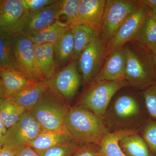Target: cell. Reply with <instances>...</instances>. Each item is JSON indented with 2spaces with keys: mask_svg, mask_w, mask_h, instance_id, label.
<instances>
[{
  "mask_svg": "<svg viewBox=\"0 0 156 156\" xmlns=\"http://www.w3.org/2000/svg\"><path fill=\"white\" fill-rule=\"evenodd\" d=\"M134 129H122L109 133L104 137L100 144L101 156H127L119 145V141L124 136L136 134Z\"/></svg>",
  "mask_w": 156,
  "mask_h": 156,
  "instance_id": "19",
  "label": "cell"
},
{
  "mask_svg": "<svg viewBox=\"0 0 156 156\" xmlns=\"http://www.w3.org/2000/svg\"><path fill=\"white\" fill-rule=\"evenodd\" d=\"M143 139L149 148L156 154V121L149 122L146 125L144 130Z\"/></svg>",
  "mask_w": 156,
  "mask_h": 156,
  "instance_id": "32",
  "label": "cell"
},
{
  "mask_svg": "<svg viewBox=\"0 0 156 156\" xmlns=\"http://www.w3.org/2000/svg\"><path fill=\"white\" fill-rule=\"evenodd\" d=\"M57 0H21L23 5L29 11H36L56 2Z\"/></svg>",
  "mask_w": 156,
  "mask_h": 156,
  "instance_id": "33",
  "label": "cell"
},
{
  "mask_svg": "<svg viewBox=\"0 0 156 156\" xmlns=\"http://www.w3.org/2000/svg\"><path fill=\"white\" fill-rule=\"evenodd\" d=\"M151 10V12L152 14L153 15L154 18L155 20L156 21V10Z\"/></svg>",
  "mask_w": 156,
  "mask_h": 156,
  "instance_id": "42",
  "label": "cell"
},
{
  "mask_svg": "<svg viewBox=\"0 0 156 156\" xmlns=\"http://www.w3.org/2000/svg\"><path fill=\"white\" fill-rule=\"evenodd\" d=\"M119 145L127 156H152L144 140L137 133L124 136Z\"/></svg>",
  "mask_w": 156,
  "mask_h": 156,
  "instance_id": "24",
  "label": "cell"
},
{
  "mask_svg": "<svg viewBox=\"0 0 156 156\" xmlns=\"http://www.w3.org/2000/svg\"><path fill=\"white\" fill-rule=\"evenodd\" d=\"M72 156H101L100 145L91 143H78Z\"/></svg>",
  "mask_w": 156,
  "mask_h": 156,
  "instance_id": "31",
  "label": "cell"
},
{
  "mask_svg": "<svg viewBox=\"0 0 156 156\" xmlns=\"http://www.w3.org/2000/svg\"><path fill=\"white\" fill-rule=\"evenodd\" d=\"M35 56L39 69L46 81L57 72L58 67L54 56L53 44L35 45Z\"/></svg>",
  "mask_w": 156,
  "mask_h": 156,
  "instance_id": "17",
  "label": "cell"
},
{
  "mask_svg": "<svg viewBox=\"0 0 156 156\" xmlns=\"http://www.w3.org/2000/svg\"><path fill=\"white\" fill-rule=\"evenodd\" d=\"M48 88V81L41 82L6 98L21 106L26 112H30Z\"/></svg>",
  "mask_w": 156,
  "mask_h": 156,
  "instance_id": "16",
  "label": "cell"
},
{
  "mask_svg": "<svg viewBox=\"0 0 156 156\" xmlns=\"http://www.w3.org/2000/svg\"><path fill=\"white\" fill-rule=\"evenodd\" d=\"M4 134L0 132V150L2 148V141L3 136Z\"/></svg>",
  "mask_w": 156,
  "mask_h": 156,
  "instance_id": "40",
  "label": "cell"
},
{
  "mask_svg": "<svg viewBox=\"0 0 156 156\" xmlns=\"http://www.w3.org/2000/svg\"><path fill=\"white\" fill-rule=\"evenodd\" d=\"M25 112L22 107L8 98L0 99V114L7 129L17 122Z\"/></svg>",
  "mask_w": 156,
  "mask_h": 156,
  "instance_id": "25",
  "label": "cell"
},
{
  "mask_svg": "<svg viewBox=\"0 0 156 156\" xmlns=\"http://www.w3.org/2000/svg\"><path fill=\"white\" fill-rule=\"evenodd\" d=\"M6 68L15 69L12 44L11 37L0 32V68Z\"/></svg>",
  "mask_w": 156,
  "mask_h": 156,
  "instance_id": "27",
  "label": "cell"
},
{
  "mask_svg": "<svg viewBox=\"0 0 156 156\" xmlns=\"http://www.w3.org/2000/svg\"><path fill=\"white\" fill-rule=\"evenodd\" d=\"M28 12L21 0L0 1V32L10 37L21 33Z\"/></svg>",
  "mask_w": 156,
  "mask_h": 156,
  "instance_id": "10",
  "label": "cell"
},
{
  "mask_svg": "<svg viewBox=\"0 0 156 156\" xmlns=\"http://www.w3.org/2000/svg\"><path fill=\"white\" fill-rule=\"evenodd\" d=\"M105 3V0H80L78 12L79 24L99 30Z\"/></svg>",
  "mask_w": 156,
  "mask_h": 156,
  "instance_id": "14",
  "label": "cell"
},
{
  "mask_svg": "<svg viewBox=\"0 0 156 156\" xmlns=\"http://www.w3.org/2000/svg\"><path fill=\"white\" fill-rule=\"evenodd\" d=\"M79 99L78 105L91 111L102 119L111 100L120 89L129 86L125 79L115 81H100L90 84Z\"/></svg>",
  "mask_w": 156,
  "mask_h": 156,
  "instance_id": "3",
  "label": "cell"
},
{
  "mask_svg": "<svg viewBox=\"0 0 156 156\" xmlns=\"http://www.w3.org/2000/svg\"><path fill=\"white\" fill-rule=\"evenodd\" d=\"M61 0L36 11H29L23 23L21 33H36L50 26L59 20Z\"/></svg>",
  "mask_w": 156,
  "mask_h": 156,
  "instance_id": "12",
  "label": "cell"
},
{
  "mask_svg": "<svg viewBox=\"0 0 156 156\" xmlns=\"http://www.w3.org/2000/svg\"><path fill=\"white\" fill-rule=\"evenodd\" d=\"M48 82L49 88L65 100H72L81 83L78 60H72L65 67L56 72Z\"/></svg>",
  "mask_w": 156,
  "mask_h": 156,
  "instance_id": "9",
  "label": "cell"
},
{
  "mask_svg": "<svg viewBox=\"0 0 156 156\" xmlns=\"http://www.w3.org/2000/svg\"><path fill=\"white\" fill-rule=\"evenodd\" d=\"M16 156H40L36 151L28 145L16 147Z\"/></svg>",
  "mask_w": 156,
  "mask_h": 156,
  "instance_id": "34",
  "label": "cell"
},
{
  "mask_svg": "<svg viewBox=\"0 0 156 156\" xmlns=\"http://www.w3.org/2000/svg\"><path fill=\"white\" fill-rule=\"evenodd\" d=\"M73 142L75 141L63 131L43 130L36 138L27 145L37 152H38L54 147L66 145Z\"/></svg>",
  "mask_w": 156,
  "mask_h": 156,
  "instance_id": "18",
  "label": "cell"
},
{
  "mask_svg": "<svg viewBox=\"0 0 156 156\" xmlns=\"http://www.w3.org/2000/svg\"><path fill=\"white\" fill-rule=\"evenodd\" d=\"M133 40L140 46L150 50L156 43V21L150 9Z\"/></svg>",
  "mask_w": 156,
  "mask_h": 156,
  "instance_id": "22",
  "label": "cell"
},
{
  "mask_svg": "<svg viewBox=\"0 0 156 156\" xmlns=\"http://www.w3.org/2000/svg\"><path fill=\"white\" fill-rule=\"evenodd\" d=\"M43 131L31 112H26L3 135L2 147H17L27 145Z\"/></svg>",
  "mask_w": 156,
  "mask_h": 156,
  "instance_id": "8",
  "label": "cell"
},
{
  "mask_svg": "<svg viewBox=\"0 0 156 156\" xmlns=\"http://www.w3.org/2000/svg\"><path fill=\"white\" fill-rule=\"evenodd\" d=\"M6 97V92L2 81L0 77V99Z\"/></svg>",
  "mask_w": 156,
  "mask_h": 156,
  "instance_id": "37",
  "label": "cell"
},
{
  "mask_svg": "<svg viewBox=\"0 0 156 156\" xmlns=\"http://www.w3.org/2000/svg\"><path fill=\"white\" fill-rule=\"evenodd\" d=\"M80 0H61L59 18L62 15L66 17V23L69 27L79 24L78 12Z\"/></svg>",
  "mask_w": 156,
  "mask_h": 156,
  "instance_id": "28",
  "label": "cell"
},
{
  "mask_svg": "<svg viewBox=\"0 0 156 156\" xmlns=\"http://www.w3.org/2000/svg\"><path fill=\"white\" fill-rule=\"evenodd\" d=\"M16 147H3L0 150V156H16Z\"/></svg>",
  "mask_w": 156,
  "mask_h": 156,
  "instance_id": "35",
  "label": "cell"
},
{
  "mask_svg": "<svg viewBox=\"0 0 156 156\" xmlns=\"http://www.w3.org/2000/svg\"><path fill=\"white\" fill-rule=\"evenodd\" d=\"M7 130V128H6L5 125H4L2 119L1 114H0V132H1V133H2L3 134H4L6 133Z\"/></svg>",
  "mask_w": 156,
  "mask_h": 156,
  "instance_id": "38",
  "label": "cell"
},
{
  "mask_svg": "<svg viewBox=\"0 0 156 156\" xmlns=\"http://www.w3.org/2000/svg\"><path fill=\"white\" fill-rule=\"evenodd\" d=\"M110 53L103 67L101 69L92 83L125 79L126 61L124 48H118Z\"/></svg>",
  "mask_w": 156,
  "mask_h": 156,
  "instance_id": "13",
  "label": "cell"
},
{
  "mask_svg": "<svg viewBox=\"0 0 156 156\" xmlns=\"http://www.w3.org/2000/svg\"><path fill=\"white\" fill-rule=\"evenodd\" d=\"M137 1L107 0L99 31L108 41L138 6Z\"/></svg>",
  "mask_w": 156,
  "mask_h": 156,
  "instance_id": "7",
  "label": "cell"
},
{
  "mask_svg": "<svg viewBox=\"0 0 156 156\" xmlns=\"http://www.w3.org/2000/svg\"><path fill=\"white\" fill-rule=\"evenodd\" d=\"M151 50L152 51L153 53L156 54V43L152 46Z\"/></svg>",
  "mask_w": 156,
  "mask_h": 156,
  "instance_id": "41",
  "label": "cell"
},
{
  "mask_svg": "<svg viewBox=\"0 0 156 156\" xmlns=\"http://www.w3.org/2000/svg\"><path fill=\"white\" fill-rule=\"evenodd\" d=\"M138 2L151 10H156V0H141Z\"/></svg>",
  "mask_w": 156,
  "mask_h": 156,
  "instance_id": "36",
  "label": "cell"
},
{
  "mask_svg": "<svg viewBox=\"0 0 156 156\" xmlns=\"http://www.w3.org/2000/svg\"><path fill=\"white\" fill-rule=\"evenodd\" d=\"M0 77L5 90L6 97L39 83L31 80L19 71L11 68H0Z\"/></svg>",
  "mask_w": 156,
  "mask_h": 156,
  "instance_id": "15",
  "label": "cell"
},
{
  "mask_svg": "<svg viewBox=\"0 0 156 156\" xmlns=\"http://www.w3.org/2000/svg\"><path fill=\"white\" fill-rule=\"evenodd\" d=\"M78 144L73 142L66 145L54 147L37 152L40 156H72Z\"/></svg>",
  "mask_w": 156,
  "mask_h": 156,
  "instance_id": "29",
  "label": "cell"
},
{
  "mask_svg": "<svg viewBox=\"0 0 156 156\" xmlns=\"http://www.w3.org/2000/svg\"><path fill=\"white\" fill-rule=\"evenodd\" d=\"M114 110L117 117L127 119L139 114L140 108L134 97L131 95H123L118 98L115 101Z\"/></svg>",
  "mask_w": 156,
  "mask_h": 156,
  "instance_id": "26",
  "label": "cell"
},
{
  "mask_svg": "<svg viewBox=\"0 0 156 156\" xmlns=\"http://www.w3.org/2000/svg\"><path fill=\"white\" fill-rule=\"evenodd\" d=\"M124 50L126 61L125 79L129 86L147 88L155 84L153 57L146 59L130 48H124Z\"/></svg>",
  "mask_w": 156,
  "mask_h": 156,
  "instance_id": "6",
  "label": "cell"
},
{
  "mask_svg": "<svg viewBox=\"0 0 156 156\" xmlns=\"http://www.w3.org/2000/svg\"><path fill=\"white\" fill-rule=\"evenodd\" d=\"M69 28L66 22L58 20L44 29L27 36L35 45L54 44Z\"/></svg>",
  "mask_w": 156,
  "mask_h": 156,
  "instance_id": "20",
  "label": "cell"
},
{
  "mask_svg": "<svg viewBox=\"0 0 156 156\" xmlns=\"http://www.w3.org/2000/svg\"><path fill=\"white\" fill-rule=\"evenodd\" d=\"M143 96L149 114L156 120V84L146 88L143 92Z\"/></svg>",
  "mask_w": 156,
  "mask_h": 156,
  "instance_id": "30",
  "label": "cell"
},
{
  "mask_svg": "<svg viewBox=\"0 0 156 156\" xmlns=\"http://www.w3.org/2000/svg\"><path fill=\"white\" fill-rule=\"evenodd\" d=\"M138 2L136 9L125 20L114 35L109 40L108 51L110 52L122 48L127 42L133 40L139 30L149 9Z\"/></svg>",
  "mask_w": 156,
  "mask_h": 156,
  "instance_id": "11",
  "label": "cell"
},
{
  "mask_svg": "<svg viewBox=\"0 0 156 156\" xmlns=\"http://www.w3.org/2000/svg\"><path fill=\"white\" fill-rule=\"evenodd\" d=\"M11 39L15 69L34 82L46 81L37 64L33 42L23 33L11 37Z\"/></svg>",
  "mask_w": 156,
  "mask_h": 156,
  "instance_id": "4",
  "label": "cell"
},
{
  "mask_svg": "<svg viewBox=\"0 0 156 156\" xmlns=\"http://www.w3.org/2000/svg\"><path fill=\"white\" fill-rule=\"evenodd\" d=\"M70 28L72 32L74 44L73 60H78L83 51L92 41L96 30L83 24H78Z\"/></svg>",
  "mask_w": 156,
  "mask_h": 156,
  "instance_id": "23",
  "label": "cell"
},
{
  "mask_svg": "<svg viewBox=\"0 0 156 156\" xmlns=\"http://www.w3.org/2000/svg\"><path fill=\"white\" fill-rule=\"evenodd\" d=\"M108 51V41L96 30L95 36L78 59V69L84 84H91L101 69Z\"/></svg>",
  "mask_w": 156,
  "mask_h": 156,
  "instance_id": "5",
  "label": "cell"
},
{
  "mask_svg": "<svg viewBox=\"0 0 156 156\" xmlns=\"http://www.w3.org/2000/svg\"><path fill=\"white\" fill-rule=\"evenodd\" d=\"M64 131L73 141L100 145L109 133L101 118L79 106L70 107L64 122Z\"/></svg>",
  "mask_w": 156,
  "mask_h": 156,
  "instance_id": "1",
  "label": "cell"
},
{
  "mask_svg": "<svg viewBox=\"0 0 156 156\" xmlns=\"http://www.w3.org/2000/svg\"><path fill=\"white\" fill-rule=\"evenodd\" d=\"M153 60L154 70L155 79L156 82V54L152 53Z\"/></svg>",
  "mask_w": 156,
  "mask_h": 156,
  "instance_id": "39",
  "label": "cell"
},
{
  "mask_svg": "<svg viewBox=\"0 0 156 156\" xmlns=\"http://www.w3.org/2000/svg\"><path fill=\"white\" fill-rule=\"evenodd\" d=\"M54 56L57 66L73 60L74 53V44L70 28L62 35L53 44Z\"/></svg>",
  "mask_w": 156,
  "mask_h": 156,
  "instance_id": "21",
  "label": "cell"
},
{
  "mask_svg": "<svg viewBox=\"0 0 156 156\" xmlns=\"http://www.w3.org/2000/svg\"><path fill=\"white\" fill-rule=\"evenodd\" d=\"M66 102L49 87L30 112L43 130L64 132L65 119L70 108Z\"/></svg>",
  "mask_w": 156,
  "mask_h": 156,
  "instance_id": "2",
  "label": "cell"
}]
</instances>
